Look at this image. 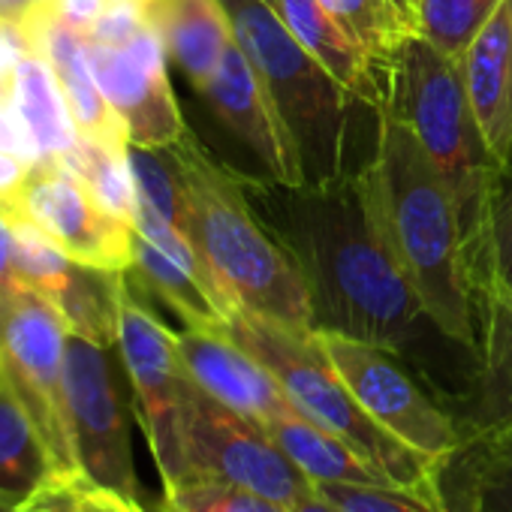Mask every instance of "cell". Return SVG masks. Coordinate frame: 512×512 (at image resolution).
<instances>
[{
    "label": "cell",
    "instance_id": "obj_1",
    "mask_svg": "<svg viewBox=\"0 0 512 512\" xmlns=\"http://www.w3.org/2000/svg\"><path fill=\"white\" fill-rule=\"evenodd\" d=\"M247 190L305 275L314 332L398 353L425 311L380 229L365 172L305 187L247 178Z\"/></svg>",
    "mask_w": 512,
    "mask_h": 512
},
{
    "label": "cell",
    "instance_id": "obj_2",
    "mask_svg": "<svg viewBox=\"0 0 512 512\" xmlns=\"http://www.w3.org/2000/svg\"><path fill=\"white\" fill-rule=\"evenodd\" d=\"M380 229L425 317L449 341L479 353V290L455 199L410 127L377 112L374 157L362 166Z\"/></svg>",
    "mask_w": 512,
    "mask_h": 512
},
{
    "label": "cell",
    "instance_id": "obj_3",
    "mask_svg": "<svg viewBox=\"0 0 512 512\" xmlns=\"http://www.w3.org/2000/svg\"><path fill=\"white\" fill-rule=\"evenodd\" d=\"M187 199V238L196 247L217 296L232 311H250L293 332H314L305 275L281 235L256 208L247 178L214 160L184 133L166 148Z\"/></svg>",
    "mask_w": 512,
    "mask_h": 512
},
{
    "label": "cell",
    "instance_id": "obj_4",
    "mask_svg": "<svg viewBox=\"0 0 512 512\" xmlns=\"http://www.w3.org/2000/svg\"><path fill=\"white\" fill-rule=\"evenodd\" d=\"M383 109L410 127L437 175L449 187L479 290L488 220L503 193L509 166L497 160L482 136L464 88L461 61L437 52L422 37L407 34L398 40L389 58Z\"/></svg>",
    "mask_w": 512,
    "mask_h": 512
},
{
    "label": "cell",
    "instance_id": "obj_5",
    "mask_svg": "<svg viewBox=\"0 0 512 512\" xmlns=\"http://www.w3.org/2000/svg\"><path fill=\"white\" fill-rule=\"evenodd\" d=\"M223 332L232 335L278 377L290 404L305 419L344 440L395 488H404L419 500L452 512L443 488L446 467L404 446L359 407L353 392L344 386V380L335 374V368L314 344V332L302 335L250 311H235Z\"/></svg>",
    "mask_w": 512,
    "mask_h": 512
},
{
    "label": "cell",
    "instance_id": "obj_6",
    "mask_svg": "<svg viewBox=\"0 0 512 512\" xmlns=\"http://www.w3.org/2000/svg\"><path fill=\"white\" fill-rule=\"evenodd\" d=\"M220 4L299 151L305 184H329L347 175V112L356 97L278 22L263 0Z\"/></svg>",
    "mask_w": 512,
    "mask_h": 512
},
{
    "label": "cell",
    "instance_id": "obj_7",
    "mask_svg": "<svg viewBox=\"0 0 512 512\" xmlns=\"http://www.w3.org/2000/svg\"><path fill=\"white\" fill-rule=\"evenodd\" d=\"M118 359L130 380L139 425L145 431L160 482L166 488L187 476V431L196 383L190 380L181 362L175 332L166 329L133 293L127 272L121 299Z\"/></svg>",
    "mask_w": 512,
    "mask_h": 512
},
{
    "label": "cell",
    "instance_id": "obj_8",
    "mask_svg": "<svg viewBox=\"0 0 512 512\" xmlns=\"http://www.w3.org/2000/svg\"><path fill=\"white\" fill-rule=\"evenodd\" d=\"M67 338L70 329L61 311L28 284L0 308V362L7 383L34 419L61 473L82 476L67 401Z\"/></svg>",
    "mask_w": 512,
    "mask_h": 512
},
{
    "label": "cell",
    "instance_id": "obj_9",
    "mask_svg": "<svg viewBox=\"0 0 512 512\" xmlns=\"http://www.w3.org/2000/svg\"><path fill=\"white\" fill-rule=\"evenodd\" d=\"M314 344L383 431L443 467L455 461L467 443L461 428L398 362L395 350L338 332H314Z\"/></svg>",
    "mask_w": 512,
    "mask_h": 512
},
{
    "label": "cell",
    "instance_id": "obj_10",
    "mask_svg": "<svg viewBox=\"0 0 512 512\" xmlns=\"http://www.w3.org/2000/svg\"><path fill=\"white\" fill-rule=\"evenodd\" d=\"M118 347H100L70 332L67 338V401L76 464L94 485L142 503L136 476L130 416L115 365Z\"/></svg>",
    "mask_w": 512,
    "mask_h": 512
},
{
    "label": "cell",
    "instance_id": "obj_11",
    "mask_svg": "<svg viewBox=\"0 0 512 512\" xmlns=\"http://www.w3.org/2000/svg\"><path fill=\"white\" fill-rule=\"evenodd\" d=\"M187 476H214L296 506L317 485L275 443V437L196 386L187 431Z\"/></svg>",
    "mask_w": 512,
    "mask_h": 512
},
{
    "label": "cell",
    "instance_id": "obj_12",
    "mask_svg": "<svg viewBox=\"0 0 512 512\" xmlns=\"http://www.w3.org/2000/svg\"><path fill=\"white\" fill-rule=\"evenodd\" d=\"M13 217L40 226L73 263L106 272L133 269L136 229L112 217L88 184L58 157H43L31 166Z\"/></svg>",
    "mask_w": 512,
    "mask_h": 512
},
{
    "label": "cell",
    "instance_id": "obj_13",
    "mask_svg": "<svg viewBox=\"0 0 512 512\" xmlns=\"http://www.w3.org/2000/svg\"><path fill=\"white\" fill-rule=\"evenodd\" d=\"M88 64L103 97L124 121L130 145L169 148L184 139L187 127L166 76V49L151 25L124 46L88 40Z\"/></svg>",
    "mask_w": 512,
    "mask_h": 512
},
{
    "label": "cell",
    "instance_id": "obj_14",
    "mask_svg": "<svg viewBox=\"0 0 512 512\" xmlns=\"http://www.w3.org/2000/svg\"><path fill=\"white\" fill-rule=\"evenodd\" d=\"M199 94L208 100L226 130H232L253 151V157L263 163L269 181L284 187H305L299 151L281 115L275 112L263 79L256 76L253 64L241 52L238 40L229 43L217 70Z\"/></svg>",
    "mask_w": 512,
    "mask_h": 512
},
{
    "label": "cell",
    "instance_id": "obj_15",
    "mask_svg": "<svg viewBox=\"0 0 512 512\" xmlns=\"http://www.w3.org/2000/svg\"><path fill=\"white\" fill-rule=\"evenodd\" d=\"M175 341L190 380L238 416L266 425L296 410L278 377L223 329L184 326V332H175Z\"/></svg>",
    "mask_w": 512,
    "mask_h": 512
},
{
    "label": "cell",
    "instance_id": "obj_16",
    "mask_svg": "<svg viewBox=\"0 0 512 512\" xmlns=\"http://www.w3.org/2000/svg\"><path fill=\"white\" fill-rule=\"evenodd\" d=\"M461 73L485 142L503 166H512V0H500L461 55Z\"/></svg>",
    "mask_w": 512,
    "mask_h": 512
},
{
    "label": "cell",
    "instance_id": "obj_17",
    "mask_svg": "<svg viewBox=\"0 0 512 512\" xmlns=\"http://www.w3.org/2000/svg\"><path fill=\"white\" fill-rule=\"evenodd\" d=\"M278 22L356 97L359 106L374 109L386 103V82L374 70L365 49L341 28V22L320 0H263Z\"/></svg>",
    "mask_w": 512,
    "mask_h": 512
},
{
    "label": "cell",
    "instance_id": "obj_18",
    "mask_svg": "<svg viewBox=\"0 0 512 512\" xmlns=\"http://www.w3.org/2000/svg\"><path fill=\"white\" fill-rule=\"evenodd\" d=\"M148 25L196 91L205 88L223 52L235 40L220 0H151Z\"/></svg>",
    "mask_w": 512,
    "mask_h": 512
},
{
    "label": "cell",
    "instance_id": "obj_19",
    "mask_svg": "<svg viewBox=\"0 0 512 512\" xmlns=\"http://www.w3.org/2000/svg\"><path fill=\"white\" fill-rule=\"evenodd\" d=\"M58 476L64 473L55 455L7 383V389H0V503L13 512H28Z\"/></svg>",
    "mask_w": 512,
    "mask_h": 512
},
{
    "label": "cell",
    "instance_id": "obj_20",
    "mask_svg": "<svg viewBox=\"0 0 512 512\" xmlns=\"http://www.w3.org/2000/svg\"><path fill=\"white\" fill-rule=\"evenodd\" d=\"M13 109L25 121L43 157H64L76 148L79 130L55 67L34 52H22L13 70Z\"/></svg>",
    "mask_w": 512,
    "mask_h": 512
},
{
    "label": "cell",
    "instance_id": "obj_21",
    "mask_svg": "<svg viewBox=\"0 0 512 512\" xmlns=\"http://www.w3.org/2000/svg\"><path fill=\"white\" fill-rule=\"evenodd\" d=\"M314 485H392L344 440L305 419L299 410L263 425Z\"/></svg>",
    "mask_w": 512,
    "mask_h": 512
},
{
    "label": "cell",
    "instance_id": "obj_22",
    "mask_svg": "<svg viewBox=\"0 0 512 512\" xmlns=\"http://www.w3.org/2000/svg\"><path fill=\"white\" fill-rule=\"evenodd\" d=\"M145 290H151L157 299H163L175 317L187 329H223L232 320V311L211 293V287L175 263L169 253H163L157 244L142 238L136 232L133 241V269H130Z\"/></svg>",
    "mask_w": 512,
    "mask_h": 512
},
{
    "label": "cell",
    "instance_id": "obj_23",
    "mask_svg": "<svg viewBox=\"0 0 512 512\" xmlns=\"http://www.w3.org/2000/svg\"><path fill=\"white\" fill-rule=\"evenodd\" d=\"M121 299H124V272H106L76 263L67 278V287L52 305L61 311L73 335L88 338L100 347H118Z\"/></svg>",
    "mask_w": 512,
    "mask_h": 512
},
{
    "label": "cell",
    "instance_id": "obj_24",
    "mask_svg": "<svg viewBox=\"0 0 512 512\" xmlns=\"http://www.w3.org/2000/svg\"><path fill=\"white\" fill-rule=\"evenodd\" d=\"M461 455L464 512H512V437L482 428Z\"/></svg>",
    "mask_w": 512,
    "mask_h": 512
},
{
    "label": "cell",
    "instance_id": "obj_25",
    "mask_svg": "<svg viewBox=\"0 0 512 512\" xmlns=\"http://www.w3.org/2000/svg\"><path fill=\"white\" fill-rule=\"evenodd\" d=\"M130 148V145H127ZM64 160L85 184L88 190L94 193V199L118 220L130 223L136 220V205H139V196H136V184H133V172H130V163H127V151H115V148H106L88 136L79 133V142L70 154L58 157Z\"/></svg>",
    "mask_w": 512,
    "mask_h": 512
},
{
    "label": "cell",
    "instance_id": "obj_26",
    "mask_svg": "<svg viewBox=\"0 0 512 512\" xmlns=\"http://www.w3.org/2000/svg\"><path fill=\"white\" fill-rule=\"evenodd\" d=\"M497 7L500 0H416L413 34L461 61Z\"/></svg>",
    "mask_w": 512,
    "mask_h": 512
},
{
    "label": "cell",
    "instance_id": "obj_27",
    "mask_svg": "<svg viewBox=\"0 0 512 512\" xmlns=\"http://www.w3.org/2000/svg\"><path fill=\"white\" fill-rule=\"evenodd\" d=\"M160 512H293V506L229 479L184 476L163 488Z\"/></svg>",
    "mask_w": 512,
    "mask_h": 512
},
{
    "label": "cell",
    "instance_id": "obj_28",
    "mask_svg": "<svg viewBox=\"0 0 512 512\" xmlns=\"http://www.w3.org/2000/svg\"><path fill=\"white\" fill-rule=\"evenodd\" d=\"M7 223L13 229V269L19 281L55 302L67 287V278L76 263L31 220L13 217Z\"/></svg>",
    "mask_w": 512,
    "mask_h": 512
},
{
    "label": "cell",
    "instance_id": "obj_29",
    "mask_svg": "<svg viewBox=\"0 0 512 512\" xmlns=\"http://www.w3.org/2000/svg\"><path fill=\"white\" fill-rule=\"evenodd\" d=\"M127 163H130V172H133L139 202H145L163 220H169L175 229L184 232V226H187V199H184V184L178 178V169H175L169 151L166 148L130 145L127 148Z\"/></svg>",
    "mask_w": 512,
    "mask_h": 512
},
{
    "label": "cell",
    "instance_id": "obj_30",
    "mask_svg": "<svg viewBox=\"0 0 512 512\" xmlns=\"http://www.w3.org/2000/svg\"><path fill=\"white\" fill-rule=\"evenodd\" d=\"M320 4L365 49V55L371 58L374 70L386 82L392 49L398 46V40L407 37V34H401V28H398V22H395V16H392L386 0H320Z\"/></svg>",
    "mask_w": 512,
    "mask_h": 512
},
{
    "label": "cell",
    "instance_id": "obj_31",
    "mask_svg": "<svg viewBox=\"0 0 512 512\" xmlns=\"http://www.w3.org/2000/svg\"><path fill=\"white\" fill-rule=\"evenodd\" d=\"M500 299H512V187L494 202L479 269V305Z\"/></svg>",
    "mask_w": 512,
    "mask_h": 512
},
{
    "label": "cell",
    "instance_id": "obj_32",
    "mask_svg": "<svg viewBox=\"0 0 512 512\" xmlns=\"http://www.w3.org/2000/svg\"><path fill=\"white\" fill-rule=\"evenodd\" d=\"M28 512H148L145 503H133L94 485L85 476H58L31 503Z\"/></svg>",
    "mask_w": 512,
    "mask_h": 512
},
{
    "label": "cell",
    "instance_id": "obj_33",
    "mask_svg": "<svg viewBox=\"0 0 512 512\" xmlns=\"http://www.w3.org/2000/svg\"><path fill=\"white\" fill-rule=\"evenodd\" d=\"M482 311H485V320H482L479 356L485 359L491 377L497 380V386L506 398V413L488 428L512 437V314H506L500 308H482Z\"/></svg>",
    "mask_w": 512,
    "mask_h": 512
},
{
    "label": "cell",
    "instance_id": "obj_34",
    "mask_svg": "<svg viewBox=\"0 0 512 512\" xmlns=\"http://www.w3.org/2000/svg\"><path fill=\"white\" fill-rule=\"evenodd\" d=\"M344 512H449L395 485H317Z\"/></svg>",
    "mask_w": 512,
    "mask_h": 512
},
{
    "label": "cell",
    "instance_id": "obj_35",
    "mask_svg": "<svg viewBox=\"0 0 512 512\" xmlns=\"http://www.w3.org/2000/svg\"><path fill=\"white\" fill-rule=\"evenodd\" d=\"M0 151L10 154V157L25 160L28 166H34V163L43 160L40 148L34 145L25 121L19 118V112L13 109V103L10 106H0Z\"/></svg>",
    "mask_w": 512,
    "mask_h": 512
},
{
    "label": "cell",
    "instance_id": "obj_36",
    "mask_svg": "<svg viewBox=\"0 0 512 512\" xmlns=\"http://www.w3.org/2000/svg\"><path fill=\"white\" fill-rule=\"evenodd\" d=\"M28 172H31V166L25 160L10 157V154L0 151V214H4L7 220L19 208V196L25 190Z\"/></svg>",
    "mask_w": 512,
    "mask_h": 512
},
{
    "label": "cell",
    "instance_id": "obj_37",
    "mask_svg": "<svg viewBox=\"0 0 512 512\" xmlns=\"http://www.w3.org/2000/svg\"><path fill=\"white\" fill-rule=\"evenodd\" d=\"M109 0H55L58 16L64 25H70L79 34H91V28L97 25V19L103 16Z\"/></svg>",
    "mask_w": 512,
    "mask_h": 512
},
{
    "label": "cell",
    "instance_id": "obj_38",
    "mask_svg": "<svg viewBox=\"0 0 512 512\" xmlns=\"http://www.w3.org/2000/svg\"><path fill=\"white\" fill-rule=\"evenodd\" d=\"M22 287L16 269H13V229L7 223V217L0 214V308H4L13 293Z\"/></svg>",
    "mask_w": 512,
    "mask_h": 512
},
{
    "label": "cell",
    "instance_id": "obj_39",
    "mask_svg": "<svg viewBox=\"0 0 512 512\" xmlns=\"http://www.w3.org/2000/svg\"><path fill=\"white\" fill-rule=\"evenodd\" d=\"M40 7H43V0H0V22L19 31Z\"/></svg>",
    "mask_w": 512,
    "mask_h": 512
},
{
    "label": "cell",
    "instance_id": "obj_40",
    "mask_svg": "<svg viewBox=\"0 0 512 512\" xmlns=\"http://www.w3.org/2000/svg\"><path fill=\"white\" fill-rule=\"evenodd\" d=\"M401 34H413V13H416V0H386Z\"/></svg>",
    "mask_w": 512,
    "mask_h": 512
},
{
    "label": "cell",
    "instance_id": "obj_41",
    "mask_svg": "<svg viewBox=\"0 0 512 512\" xmlns=\"http://www.w3.org/2000/svg\"><path fill=\"white\" fill-rule=\"evenodd\" d=\"M293 512H344L341 506H335L329 497H323L320 491H314V494H308L305 500H299L296 506H293Z\"/></svg>",
    "mask_w": 512,
    "mask_h": 512
},
{
    "label": "cell",
    "instance_id": "obj_42",
    "mask_svg": "<svg viewBox=\"0 0 512 512\" xmlns=\"http://www.w3.org/2000/svg\"><path fill=\"white\" fill-rule=\"evenodd\" d=\"M10 100H13V76L0 70V106H10Z\"/></svg>",
    "mask_w": 512,
    "mask_h": 512
},
{
    "label": "cell",
    "instance_id": "obj_43",
    "mask_svg": "<svg viewBox=\"0 0 512 512\" xmlns=\"http://www.w3.org/2000/svg\"><path fill=\"white\" fill-rule=\"evenodd\" d=\"M482 308H500V311L512 314V299H500V302H485Z\"/></svg>",
    "mask_w": 512,
    "mask_h": 512
},
{
    "label": "cell",
    "instance_id": "obj_44",
    "mask_svg": "<svg viewBox=\"0 0 512 512\" xmlns=\"http://www.w3.org/2000/svg\"><path fill=\"white\" fill-rule=\"evenodd\" d=\"M0 389H7V374H4V362H0Z\"/></svg>",
    "mask_w": 512,
    "mask_h": 512
},
{
    "label": "cell",
    "instance_id": "obj_45",
    "mask_svg": "<svg viewBox=\"0 0 512 512\" xmlns=\"http://www.w3.org/2000/svg\"><path fill=\"white\" fill-rule=\"evenodd\" d=\"M0 512H13V509H7V506H4V503H0Z\"/></svg>",
    "mask_w": 512,
    "mask_h": 512
},
{
    "label": "cell",
    "instance_id": "obj_46",
    "mask_svg": "<svg viewBox=\"0 0 512 512\" xmlns=\"http://www.w3.org/2000/svg\"><path fill=\"white\" fill-rule=\"evenodd\" d=\"M413 16H416V13H413Z\"/></svg>",
    "mask_w": 512,
    "mask_h": 512
}]
</instances>
